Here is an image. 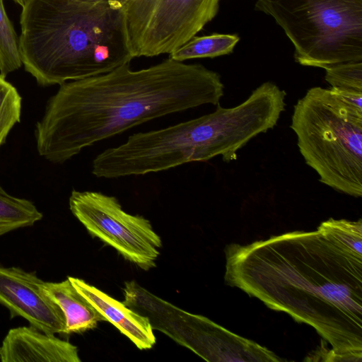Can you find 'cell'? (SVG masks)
I'll list each match as a JSON object with an SVG mask.
<instances>
[{
	"label": "cell",
	"mask_w": 362,
	"mask_h": 362,
	"mask_svg": "<svg viewBox=\"0 0 362 362\" xmlns=\"http://www.w3.org/2000/svg\"><path fill=\"white\" fill-rule=\"evenodd\" d=\"M225 281L313 327L326 361H362V255L318 226L225 249Z\"/></svg>",
	"instance_id": "6da1fadb"
},
{
	"label": "cell",
	"mask_w": 362,
	"mask_h": 362,
	"mask_svg": "<svg viewBox=\"0 0 362 362\" xmlns=\"http://www.w3.org/2000/svg\"><path fill=\"white\" fill-rule=\"evenodd\" d=\"M223 90L217 72L169 57L140 70L125 64L67 81L48 100L36 123L37 150L48 161L63 163L139 124L203 105H217Z\"/></svg>",
	"instance_id": "7a4b0ae2"
},
{
	"label": "cell",
	"mask_w": 362,
	"mask_h": 362,
	"mask_svg": "<svg viewBox=\"0 0 362 362\" xmlns=\"http://www.w3.org/2000/svg\"><path fill=\"white\" fill-rule=\"evenodd\" d=\"M20 23L22 64L42 86L103 74L134 58L119 0H28Z\"/></svg>",
	"instance_id": "3957f363"
},
{
	"label": "cell",
	"mask_w": 362,
	"mask_h": 362,
	"mask_svg": "<svg viewBox=\"0 0 362 362\" xmlns=\"http://www.w3.org/2000/svg\"><path fill=\"white\" fill-rule=\"evenodd\" d=\"M239 133L234 115L218 105L212 113L129 136L124 143L96 156L91 172L112 179L157 173L218 156L226 160L235 152Z\"/></svg>",
	"instance_id": "277c9868"
},
{
	"label": "cell",
	"mask_w": 362,
	"mask_h": 362,
	"mask_svg": "<svg viewBox=\"0 0 362 362\" xmlns=\"http://www.w3.org/2000/svg\"><path fill=\"white\" fill-rule=\"evenodd\" d=\"M291 129L305 163L336 191L362 196V112L320 86L293 107Z\"/></svg>",
	"instance_id": "5b68a950"
},
{
	"label": "cell",
	"mask_w": 362,
	"mask_h": 362,
	"mask_svg": "<svg viewBox=\"0 0 362 362\" xmlns=\"http://www.w3.org/2000/svg\"><path fill=\"white\" fill-rule=\"evenodd\" d=\"M294 47L303 66L362 61V0H257Z\"/></svg>",
	"instance_id": "8992f818"
},
{
	"label": "cell",
	"mask_w": 362,
	"mask_h": 362,
	"mask_svg": "<svg viewBox=\"0 0 362 362\" xmlns=\"http://www.w3.org/2000/svg\"><path fill=\"white\" fill-rule=\"evenodd\" d=\"M69 204L93 237L144 270L156 267L162 240L149 220L127 213L117 198L98 192L73 190Z\"/></svg>",
	"instance_id": "52a82bcc"
},
{
	"label": "cell",
	"mask_w": 362,
	"mask_h": 362,
	"mask_svg": "<svg viewBox=\"0 0 362 362\" xmlns=\"http://www.w3.org/2000/svg\"><path fill=\"white\" fill-rule=\"evenodd\" d=\"M221 0H158L129 40L134 57L170 54L200 32L217 14Z\"/></svg>",
	"instance_id": "ba28073f"
},
{
	"label": "cell",
	"mask_w": 362,
	"mask_h": 362,
	"mask_svg": "<svg viewBox=\"0 0 362 362\" xmlns=\"http://www.w3.org/2000/svg\"><path fill=\"white\" fill-rule=\"evenodd\" d=\"M43 281L33 273L0 266V304L12 317L21 316L46 334H65L66 319L55 300L43 288Z\"/></svg>",
	"instance_id": "9c48e42d"
},
{
	"label": "cell",
	"mask_w": 362,
	"mask_h": 362,
	"mask_svg": "<svg viewBox=\"0 0 362 362\" xmlns=\"http://www.w3.org/2000/svg\"><path fill=\"white\" fill-rule=\"evenodd\" d=\"M2 362H80L78 349L34 327L11 329L0 347Z\"/></svg>",
	"instance_id": "30bf717a"
},
{
	"label": "cell",
	"mask_w": 362,
	"mask_h": 362,
	"mask_svg": "<svg viewBox=\"0 0 362 362\" xmlns=\"http://www.w3.org/2000/svg\"><path fill=\"white\" fill-rule=\"evenodd\" d=\"M76 290L139 349H148L156 342L149 320L132 310L83 279L68 276Z\"/></svg>",
	"instance_id": "8fae6325"
},
{
	"label": "cell",
	"mask_w": 362,
	"mask_h": 362,
	"mask_svg": "<svg viewBox=\"0 0 362 362\" xmlns=\"http://www.w3.org/2000/svg\"><path fill=\"white\" fill-rule=\"evenodd\" d=\"M43 288L62 310L66 319L65 334L83 333L97 327L105 317L73 286L69 279L43 282Z\"/></svg>",
	"instance_id": "7c38bea8"
},
{
	"label": "cell",
	"mask_w": 362,
	"mask_h": 362,
	"mask_svg": "<svg viewBox=\"0 0 362 362\" xmlns=\"http://www.w3.org/2000/svg\"><path fill=\"white\" fill-rule=\"evenodd\" d=\"M237 35L214 33L204 36H194L170 54L171 59L185 62L197 58H214L233 52L239 41Z\"/></svg>",
	"instance_id": "4fadbf2b"
},
{
	"label": "cell",
	"mask_w": 362,
	"mask_h": 362,
	"mask_svg": "<svg viewBox=\"0 0 362 362\" xmlns=\"http://www.w3.org/2000/svg\"><path fill=\"white\" fill-rule=\"evenodd\" d=\"M42 214L30 200L11 195L0 186V236L33 226Z\"/></svg>",
	"instance_id": "5bb4252c"
},
{
	"label": "cell",
	"mask_w": 362,
	"mask_h": 362,
	"mask_svg": "<svg viewBox=\"0 0 362 362\" xmlns=\"http://www.w3.org/2000/svg\"><path fill=\"white\" fill-rule=\"evenodd\" d=\"M22 65L19 51V37L0 0V76H6Z\"/></svg>",
	"instance_id": "9a60e30c"
},
{
	"label": "cell",
	"mask_w": 362,
	"mask_h": 362,
	"mask_svg": "<svg viewBox=\"0 0 362 362\" xmlns=\"http://www.w3.org/2000/svg\"><path fill=\"white\" fill-rule=\"evenodd\" d=\"M22 98L17 89L0 76V147L13 126L20 122Z\"/></svg>",
	"instance_id": "2e32d148"
},
{
	"label": "cell",
	"mask_w": 362,
	"mask_h": 362,
	"mask_svg": "<svg viewBox=\"0 0 362 362\" xmlns=\"http://www.w3.org/2000/svg\"><path fill=\"white\" fill-rule=\"evenodd\" d=\"M325 78L332 88L362 92V61H351L329 66Z\"/></svg>",
	"instance_id": "e0dca14e"
},
{
	"label": "cell",
	"mask_w": 362,
	"mask_h": 362,
	"mask_svg": "<svg viewBox=\"0 0 362 362\" xmlns=\"http://www.w3.org/2000/svg\"><path fill=\"white\" fill-rule=\"evenodd\" d=\"M353 252L362 255V221L329 218L319 226Z\"/></svg>",
	"instance_id": "ac0fdd59"
},
{
	"label": "cell",
	"mask_w": 362,
	"mask_h": 362,
	"mask_svg": "<svg viewBox=\"0 0 362 362\" xmlns=\"http://www.w3.org/2000/svg\"><path fill=\"white\" fill-rule=\"evenodd\" d=\"M330 90L343 103L356 110L362 112V92L332 87Z\"/></svg>",
	"instance_id": "d6986e66"
},
{
	"label": "cell",
	"mask_w": 362,
	"mask_h": 362,
	"mask_svg": "<svg viewBox=\"0 0 362 362\" xmlns=\"http://www.w3.org/2000/svg\"><path fill=\"white\" fill-rule=\"evenodd\" d=\"M75 1H81V2H86V3H99V2L106 1H109V0H75Z\"/></svg>",
	"instance_id": "ffe728a7"
},
{
	"label": "cell",
	"mask_w": 362,
	"mask_h": 362,
	"mask_svg": "<svg viewBox=\"0 0 362 362\" xmlns=\"http://www.w3.org/2000/svg\"><path fill=\"white\" fill-rule=\"evenodd\" d=\"M13 1L23 7L27 3V1L28 0H13Z\"/></svg>",
	"instance_id": "44dd1931"
}]
</instances>
